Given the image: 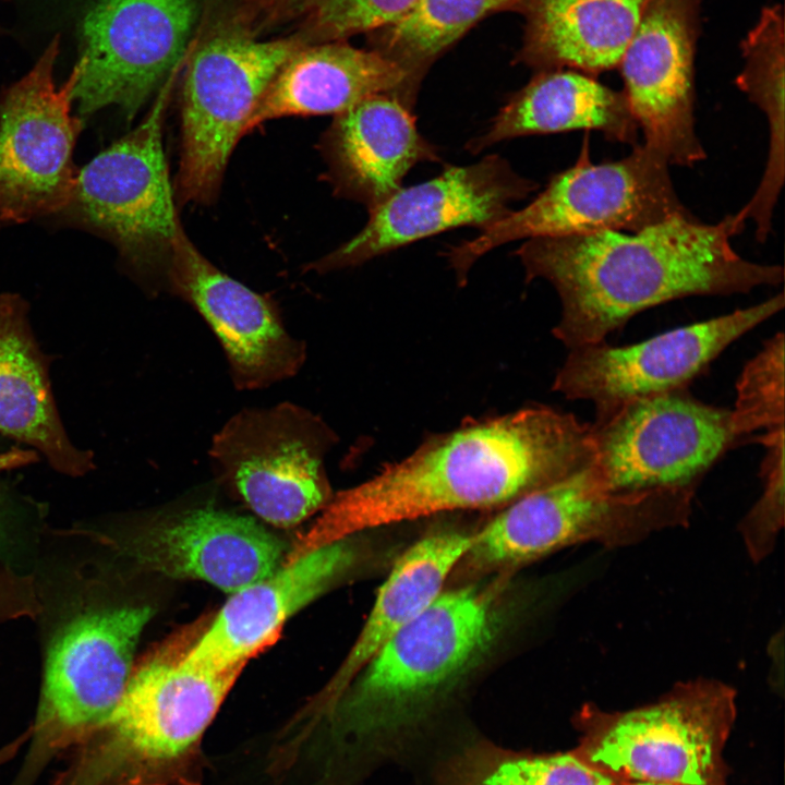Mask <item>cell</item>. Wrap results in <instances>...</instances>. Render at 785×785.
Wrapping results in <instances>:
<instances>
[{"mask_svg": "<svg viewBox=\"0 0 785 785\" xmlns=\"http://www.w3.org/2000/svg\"><path fill=\"white\" fill-rule=\"evenodd\" d=\"M696 488L609 491L588 466L507 504L476 533L463 560L518 567L571 545L621 546L688 522Z\"/></svg>", "mask_w": 785, "mask_h": 785, "instance_id": "5", "label": "cell"}, {"mask_svg": "<svg viewBox=\"0 0 785 785\" xmlns=\"http://www.w3.org/2000/svg\"><path fill=\"white\" fill-rule=\"evenodd\" d=\"M166 276L215 334L238 389L265 388L301 370L305 342L286 329L276 304L218 269L184 231L170 249Z\"/></svg>", "mask_w": 785, "mask_h": 785, "instance_id": "18", "label": "cell"}, {"mask_svg": "<svg viewBox=\"0 0 785 785\" xmlns=\"http://www.w3.org/2000/svg\"><path fill=\"white\" fill-rule=\"evenodd\" d=\"M358 560L359 551L350 538L290 558L268 576L232 593L208 628L191 643L186 661L214 671L244 666L279 635L287 619L348 576Z\"/></svg>", "mask_w": 785, "mask_h": 785, "instance_id": "20", "label": "cell"}, {"mask_svg": "<svg viewBox=\"0 0 785 785\" xmlns=\"http://www.w3.org/2000/svg\"><path fill=\"white\" fill-rule=\"evenodd\" d=\"M784 345V334L774 335L745 365L738 378L737 398L730 410L737 442L758 432L785 428Z\"/></svg>", "mask_w": 785, "mask_h": 785, "instance_id": "29", "label": "cell"}, {"mask_svg": "<svg viewBox=\"0 0 785 785\" xmlns=\"http://www.w3.org/2000/svg\"><path fill=\"white\" fill-rule=\"evenodd\" d=\"M784 304L780 292L752 306L638 343L614 347L601 341L569 349L553 389L570 400L591 401L596 411L632 398L687 388L730 343Z\"/></svg>", "mask_w": 785, "mask_h": 785, "instance_id": "15", "label": "cell"}, {"mask_svg": "<svg viewBox=\"0 0 785 785\" xmlns=\"http://www.w3.org/2000/svg\"><path fill=\"white\" fill-rule=\"evenodd\" d=\"M533 0H415L397 21L384 27L385 56L407 73L401 102L412 110L425 67L487 14L527 7Z\"/></svg>", "mask_w": 785, "mask_h": 785, "instance_id": "27", "label": "cell"}, {"mask_svg": "<svg viewBox=\"0 0 785 785\" xmlns=\"http://www.w3.org/2000/svg\"><path fill=\"white\" fill-rule=\"evenodd\" d=\"M153 614L149 605L97 609L60 630L48 651L28 752L12 785H32L51 759L71 751L109 718Z\"/></svg>", "mask_w": 785, "mask_h": 785, "instance_id": "7", "label": "cell"}, {"mask_svg": "<svg viewBox=\"0 0 785 785\" xmlns=\"http://www.w3.org/2000/svg\"><path fill=\"white\" fill-rule=\"evenodd\" d=\"M325 147L338 192L369 212L402 188L415 165L439 161L412 110L390 94L370 96L335 116Z\"/></svg>", "mask_w": 785, "mask_h": 785, "instance_id": "21", "label": "cell"}, {"mask_svg": "<svg viewBox=\"0 0 785 785\" xmlns=\"http://www.w3.org/2000/svg\"><path fill=\"white\" fill-rule=\"evenodd\" d=\"M60 38L0 96V220L23 222L64 210L76 177L73 148L82 121L71 112L80 68L57 86Z\"/></svg>", "mask_w": 785, "mask_h": 785, "instance_id": "13", "label": "cell"}, {"mask_svg": "<svg viewBox=\"0 0 785 785\" xmlns=\"http://www.w3.org/2000/svg\"><path fill=\"white\" fill-rule=\"evenodd\" d=\"M538 189L508 161L490 155L475 164L446 168L439 176L400 188L370 210L364 228L317 262L318 270L357 266L414 241L459 228L484 229Z\"/></svg>", "mask_w": 785, "mask_h": 785, "instance_id": "16", "label": "cell"}, {"mask_svg": "<svg viewBox=\"0 0 785 785\" xmlns=\"http://www.w3.org/2000/svg\"><path fill=\"white\" fill-rule=\"evenodd\" d=\"M635 785H671V784L642 781V782L637 783V784H635Z\"/></svg>", "mask_w": 785, "mask_h": 785, "instance_id": "34", "label": "cell"}, {"mask_svg": "<svg viewBox=\"0 0 785 785\" xmlns=\"http://www.w3.org/2000/svg\"><path fill=\"white\" fill-rule=\"evenodd\" d=\"M442 785H614L575 756H527L478 745L444 768Z\"/></svg>", "mask_w": 785, "mask_h": 785, "instance_id": "28", "label": "cell"}, {"mask_svg": "<svg viewBox=\"0 0 785 785\" xmlns=\"http://www.w3.org/2000/svg\"><path fill=\"white\" fill-rule=\"evenodd\" d=\"M592 460L590 425L569 413L535 406L472 421L333 496L303 551L442 512L504 507Z\"/></svg>", "mask_w": 785, "mask_h": 785, "instance_id": "2", "label": "cell"}, {"mask_svg": "<svg viewBox=\"0 0 785 785\" xmlns=\"http://www.w3.org/2000/svg\"><path fill=\"white\" fill-rule=\"evenodd\" d=\"M24 737L20 738L16 741L11 742L10 745H7L4 748L0 750V764H2L4 761L10 759L16 750L21 747V745L24 742Z\"/></svg>", "mask_w": 785, "mask_h": 785, "instance_id": "33", "label": "cell"}, {"mask_svg": "<svg viewBox=\"0 0 785 785\" xmlns=\"http://www.w3.org/2000/svg\"><path fill=\"white\" fill-rule=\"evenodd\" d=\"M669 165L638 144L625 158L594 164L588 135L577 161L555 174L527 206L444 252L460 286L485 253L510 241L602 230L636 232L691 214L674 189Z\"/></svg>", "mask_w": 785, "mask_h": 785, "instance_id": "6", "label": "cell"}, {"mask_svg": "<svg viewBox=\"0 0 785 785\" xmlns=\"http://www.w3.org/2000/svg\"><path fill=\"white\" fill-rule=\"evenodd\" d=\"M497 588L443 591L390 637L330 709L338 734L370 737L418 718L488 652L502 627Z\"/></svg>", "mask_w": 785, "mask_h": 785, "instance_id": "4", "label": "cell"}, {"mask_svg": "<svg viewBox=\"0 0 785 785\" xmlns=\"http://www.w3.org/2000/svg\"><path fill=\"white\" fill-rule=\"evenodd\" d=\"M700 2L649 0L618 64L642 144L669 166L705 158L693 116Z\"/></svg>", "mask_w": 785, "mask_h": 785, "instance_id": "17", "label": "cell"}, {"mask_svg": "<svg viewBox=\"0 0 785 785\" xmlns=\"http://www.w3.org/2000/svg\"><path fill=\"white\" fill-rule=\"evenodd\" d=\"M336 439L318 415L281 402L235 413L213 437L209 458L255 515L289 528L330 502L325 458Z\"/></svg>", "mask_w": 785, "mask_h": 785, "instance_id": "10", "label": "cell"}, {"mask_svg": "<svg viewBox=\"0 0 785 785\" xmlns=\"http://www.w3.org/2000/svg\"><path fill=\"white\" fill-rule=\"evenodd\" d=\"M304 13L322 39L345 37L384 28L403 15L415 0H275Z\"/></svg>", "mask_w": 785, "mask_h": 785, "instance_id": "30", "label": "cell"}, {"mask_svg": "<svg viewBox=\"0 0 785 785\" xmlns=\"http://www.w3.org/2000/svg\"><path fill=\"white\" fill-rule=\"evenodd\" d=\"M406 83V71L381 51L358 49L339 40L303 45L274 77L244 134L285 116H337L376 94L400 99Z\"/></svg>", "mask_w": 785, "mask_h": 785, "instance_id": "22", "label": "cell"}, {"mask_svg": "<svg viewBox=\"0 0 785 785\" xmlns=\"http://www.w3.org/2000/svg\"><path fill=\"white\" fill-rule=\"evenodd\" d=\"M471 540L472 533L442 530L402 553L378 589L355 642L325 687L324 709L330 710L376 651L438 597L451 571L464 559Z\"/></svg>", "mask_w": 785, "mask_h": 785, "instance_id": "25", "label": "cell"}, {"mask_svg": "<svg viewBox=\"0 0 785 785\" xmlns=\"http://www.w3.org/2000/svg\"><path fill=\"white\" fill-rule=\"evenodd\" d=\"M304 44L259 40L239 26L212 32L190 57L182 92V145L177 181L184 203L216 195L230 155L285 62Z\"/></svg>", "mask_w": 785, "mask_h": 785, "instance_id": "8", "label": "cell"}, {"mask_svg": "<svg viewBox=\"0 0 785 785\" xmlns=\"http://www.w3.org/2000/svg\"><path fill=\"white\" fill-rule=\"evenodd\" d=\"M784 446L764 448L761 463L763 492L744 520L742 533L753 558H762L771 548L784 518Z\"/></svg>", "mask_w": 785, "mask_h": 785, "instance_id": "31", "label": "cell"}, {"mask_svg": "<svg viewBox=\"0 0 785 785\" xmlns=\"http://www.w3.org/2000/svg\"><path fill=\"white\" fill-rule=\"evenodd\" d=\"M0 433L34 447L60 472L80 475L93 466L92 454L68 437L27 304L13 293L0 294Z\"/></svg>", "mask_w": 785, "mask_h": 785, "instance_id": "23", "label": "cell"}, {"mask_svg": "<svg viewBox=\"0 0 785 785\" xmlns=\"http://www.w3.org/2000/svg\"><path fill=\"white\" fill-rule=\"evenodd\" d=\"M734 699L733 689L720 681L679 684L654 704L606 717L590 760L640 781L715 785Z\"/></svg>", "mask_w": 785, "mask_h": 785, "instance_id": "14", "label": "cell"}, {"mask_svg": "<svg viewBox=\"0 0 785 785\" xmlns=\"http://www.w3.org/2000/svg\"><path fill=\"white\" fill-rule=\"evenodd\" d=\"M597 131L611 142L638 145L639 126L623 92L569 69L540 71L502 107L466 149L478 154L514 137Z\"/></svg>", "mask_w": 785, "mask_h": 785, "instance_id": "24", "label": "cell"}, {"mask_svg": "<svg viewBox=\"0 0 785 785\" xmlns=\"http://www.w3.org/2000/svg\"><path fill=\"white\" fill-rule=\"evenodd\" d=\"M112 543L149 571L202 580L231 594L276 570L285 553L254 518L212 505L143 524Z\"/></svg>", "mask_w": 785, "mask_h": 785, "instance_id": "19", "label": "cell"}, {"mask_svg": "<svg viewBox=\"0 0 785 785\" xmlns=\"http://www.w3.org/2000/svg\"><path fill=\"white\" fill-rule=\"evenodd\" d=\"M161 645L132 671L109 718L69 751L51 785H194L202 738L244 666L214 671Z\"/></svg>", "mask_w": 785, "mask_h": 785, "instance_id": "3", "label": "cell"}, {"mask_svg": "<svg viewBox=\"0 0 785 785\" xmlns=\"http://www.w3.org/2000/svg\"><path fill=\"white\" fill-rule=\"evenodd\" d=\"M170 80L140 125L77 174L68 216L109 238L141 269L168 258L183 231L162 146Z\"/></svg>", "mask_w": 785, "mask_h": 785, "instance_id": "11", "label": "cell"}, {"mask_svg": "<svg viewBox=\"0 0 785 785\" xmlns=\"http://www.w3.org/2000/svg\"><path fill=\"white\" fill-rule=\"evenodd\" d=\"M745 222L736 214L716 224L680 215L636 232L532 238L515 255L527 280L542 278L556 290L561 312L553 334L572 349L605 341L636 314L668 301L782 283V266L733 249Z\"/></svg>", "mask_w": 785, "mask_h": 785, "instance_id": "1", "label": "cell"}, {"mask_svg": "<svg viewBox=\"0 0 785 785\" xmlns=\"http://www.w3.org/2000/svg\"><path fill=\"white\" fill-rule=\"evenodd\" d=\"M196 15L197 0H93L78 32L80 116L117 106L132 120L171 77Z\"/></svg>", "mask_w": 785, "mask_h": 785, "instance_id": "12", "label": "cell"}, {"mask_svg": "<svg viewBox=\"0 0 785 785\" xmlns=\"http://www.w3.org/2000/svg\"><path fill=\"white\" fill-rule=\"evenodd\" d=\"M33 460L34 455H32V451L22 449L0 451V472L21 467Z\"/></svg>", "mask_w": 785, "mask_h": 785, "instance_id": "32", "label": "cell"}, {"mask_svg": "<svg viewBox=\"0 0 785 785\" xmlns=\"http://www.w3.org/2000/svg\"><path fill=\"white\" fill-rule=\"evenodd\" d=\"M649 0H533L523 59L592 76L618 68Z\"/></svg>", "mask_w": 785, "mask_h": 785, "instance_id": "26", "label": "cell"}, {"mask_svg": "<svg viewBox=\"0 0 785 785\" xmlns=\"http://www.w3.org/2000/svg\"><path fill=\"white\" fill-rule=\"evenodd\" d=\"M592 467L612 492L697 488L737 443L730 410L687 388L632 398L595 411Z\"/></svg>", "mask_w": 785, "mask_h": 785, "instance_id": "9", "label": "cell"}]
</instances>
